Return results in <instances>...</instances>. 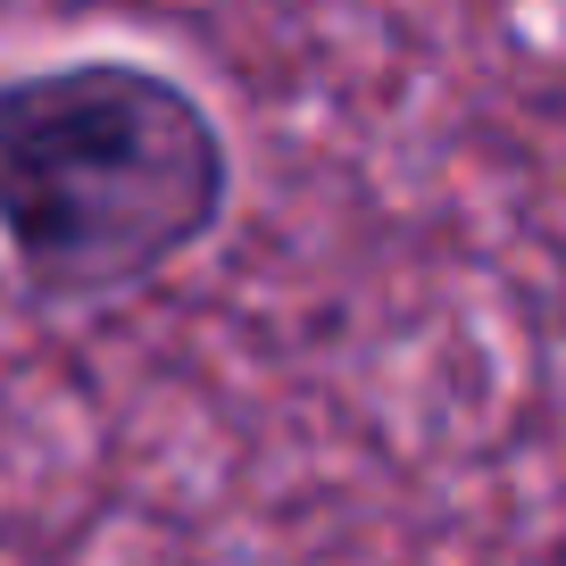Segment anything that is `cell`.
Masks as SVG:
<instances>
[{"mask_svg": "<svg viewBox=\"0 0 566 566\" xmlns=\"http://www.w3.org/2000/svg\"><path fill=\"white\" fill-rule=\"evenodd\" d=\"M226 217L233 142L184 75L125 51L0 75V250L34 301H134Z\"/></svg>", "mask_w": 566, "mask_h": 566, "instance_id": "cell-1", "label": "cell"}]
</instances>
